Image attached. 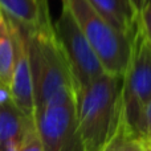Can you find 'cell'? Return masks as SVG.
<instances>
[{
  "label": "cell",
  "instance_id": "cell-4",
  "mask_svg": "<svg viewBox=\"0 0 151 151\" xmlns=\"http://www.w3.org/2000/svg\"><path fill=\"white\" fill-rule=\"evenodd\" d=\"M122 114L129 131L137 135L145 110L151 101V40L137 27L133 49L122 76Z\"/></svg>",
  "mask_w": 151,
  "mask_h": 151
},
{
  "label": "cell",
  "instance_id": "cell-14",
  "mask_svg": "<svg viewBox=\"0 0 151 151\" xmlns=\"http://www.w3.org/2000/svg\"><path fill=\"white\" fill-rule=\"evenodd\" d=\"M137 137H139L142 139H150L151 137V101L149 106L146 107V110H145L143 118H142L138 131H137Z\"/></svg>",
  "mask_w": 151,
  "mask_h": 151
},
{
  "label": "cell",
  "instance_id": "cell-2",
  "mask_svg": "<svg viewBox=\"0 0 151 151\" xmlns=\"http://www.w3.org/2000/svg\"><path fill=\"white\" fill-rule=\"evenodd\" d=\"M122 76L105 72L78 89L77 134L82 151H101L122 118Z\"/></svg>",
  "mask_w": 151,
  "mask_h": 151
},
{
  "label": "cell",
  "instance_id": "cell-1",
  "mask_svg": "<svg viewBox=\"0 0 151 151\" xmlns=\"http://www.w3.org/2000/svg\"><path fill=\"white\" fill-rule=\"evenodd\" d=\"M33 81L35 113L45 106L77 101L70 66L57 40L52 19L36 28L23 27Z\"/></svg>",
  "mask_w": 151,
  "mask_h": 151
},
{
  "label": "cell",
  "instance_id": "cell-13",
  "mask_svg": "<svg viewBox=\"0 0 151 151\" xmlns=\"http://www.w3.org/2000/svg\"><path fill=\"white\" fill-rule=\"evenodd\" d=\"M139 28L151 40V0H143L139 12Z\"/></svg>",
  "mask_w": 151,
  "mask_h": 151
},
{
  "label": "cell",
  "instance_id": "cell-20",
  "mask_svg": "<svg viewBox=\"0 0 151 151\" xmlns=\"http://www.w3.org/2000/svg\"><path fill=\"white\" fill-rule=\"evenodd\" d=\"M150 141H151V137H150Z\"/></svg>",
  "mask_w": 151,
  "mask_h": 151
},
{
  "label": "cell",
  "instance_id": "cell-9",
  "mask_svg": "<svg viewBox=\"0 0 151 151\" xmlns=\"http://www.w3.org/2000/svg\"><path fill=\"white\" fill-rule=\"evenodd\" d=\"M113 27L129 36H134L138 27L143 0H88Z\"/></svg>",
  "mask_w": 151,
  "mask_h": 151
},
{
  "label": "cell",
  "instance_id": "cell-5",
  "mask_svg": "<svg viewBox=\"0 0 151 151\" xmlns=\"http://www.w3.org/2000/svg\"><path fill=\"white\" fill-rule=\"evenodd\" d=\"M53 27L57 40L69 63L78 91V89L89 85L104 74L105 69L65 4H63L61 13L53 23Z\"/></svg>",
  "mask_w": 151,
  "mask_h": 151
},
{
  "label": "cell",
  "instance_id": "cell-3",
  "mask_svg": "<svg viewBox=\"0 0 151 151\" xmlns=\"http://www.w3.org/2000/svg\"><path fill=\"white\" fill-rule=\"evenodd\" d=\"M72 12L78 27L106 73L123 76L133 49V37L113 27L88 0H61Z\"/></svg>",
  "mask_w": 151,
  "mask_h": 151
},
{
  "label": "cell",
  "instance_id": "cell-12",
  "mask_svg": "<svg viewBox=\"0 0 151 151\" xmlns=\"http://www.w3.org/2000/svg\"><path fill=\"white\" fill-rule=\"evenodd\" d=\"M129 134H130V131H129L127 126H126L125 119H123V114H122V118H121L115 131L113 133V135L110 137V139L107 141V143L105 145V147L101 151H122L125 139L127 138Z\"/></svg>",
  "mask_w": 151,
  "mask_h": 151
},
{
  "label": "cell",
  "instance_id": "cell-17",
  "mask_svg": "<svg viewBox=\"0 0 151 151\" xmlns=\"http://www.w3.org/2000/svg\"><path fill=\"white\" fill-rule=\"evenodd\" d=\"M142 151H151V141L150 139H143V143H142Z\"/></svg>",
  "mask_w": 151,
  "mask_h": 151
},
{
  "label": "cell",
  "instance_id": "cell-18",
  "mask_svg": "<svg viewBox=\"0 0 151 151\" xmlns=\"http://www.w3.org/2000/svg\"><path fill=\"white\" fill-rule=\"evenodd\" d=\"M40 3H42V4H48V0H39Z\"/></svg>",
  "mask_w": 151,
  "mask_h": 151
},
{
  "label": "cell",
  "instance_id": "cell-16",
  "mask_svg": "<svg viewBox=\"0 0 151 151\" xmlns=\"http://www.w3.org/2000/svg\"><path fill=\"white\" fill-rule=\"evenodd\" d=\"M142 143H143V139L130 133L125 139L122 151H142Z\"/></svg>",
  "mask_w": 151,
  "mask_h": 151
},
{
  "label": "cell",
  "instance_id": "cell-11",
  "mask_svg": "<svg viewBox=\"0 0 151 151\" xmlns=\"http://www.w3.org/2000/svg\"><path fill=\"white\" fill-rule=\"evenodd\" d=\"M16 58L12 21L5 15L0 17V88L7 90L12 78Z\"/></svg>",
  "mask_w": 151,
  "mask_h": 151
},
{
  "label": "cell",
  "instance_id": "cell-7",
  "mask_svg": "<svg viewBox=\"0 0 151 151\" xmlns=\"http://www.w3.org/2000/svg\"><path fill=\"white\" fill-rule=\"evenodd\" d=\"M9 19V17H8ZM12 21L13 35H15L16 45V58L13 65L12 78L7 91L13 104L29 117L35 118V94H33V81L32 70L29 63L28 45H27L25 35L20 24Z\"/></svg>",
  "mask_w": 151,
  "mask_h": 151
},
{
  "label": "cell",
  "instance_id": "cell-19",
  "mask_svg": "<svg viewBox=\"0 0 151 151\" xmlns=\"http://www.w3.org/2000/svg\"><path fill=\"white\" fill-rule=\"evenodd\" d=\"M1 16H3V12H1V9H0V17H1Z\"/></svg>",
  "mask_w": 151,
  "mask_h": 151
},
{
  "label": "cell",
  "instance_id": "cell-6",
  "mask_svg": "<svg viewBox=\"0 0 151 151\" xmlns=\"http://www.w3.org/2000/svg\"><path fill=\"white\" fill-rule=\"evenodd\" d=\"M76 102L50 105L35 113L42 151H82L77 134Z\"/></svg>",
  "mask_w": 151,
  "mask_h": 151
},
{
  "label": "cell",
  "instance_id": "cell-10",
  "mask_svg": "<svg viewBox=\"0 0 151 151\" xmlns=\"http://www.w3.org/2000/svg\"><path fill=\"white\" fill-rule=\"evenodd\" d=\"M0 9L3 15L27 29L36 28L50 19L48 4L39 0H0Z\"/></svg>",
  "mask_w": 151,
  "mask_h": 151
},
{
  "label": "cell",
  "instance_id": "cell-8",
  "mask_svg": "<svg viewBox=\"0 0 151 151\" xmlns=\"http://www.w3.org/2000/svg\"><path fill=\"white\" fill-rule=\"evenodd\" d=\"M33 127L35 118L24 114L0 88V151H21Z\"/></svg>",
  "mask_w": 151,
  "mask_h": 151
},
{
  "label": "cell",
  "instance_id": "cell-15",
  "mask_svg": "<svg viewBox=\"0 0 151 151\" xmlns=\"http://www.w3.org/2000/svg\"><path fill=\"white\" fill-rule=\"evenodd\" d=\"M21 151H42L41 145H40V139L37 135V130H36V125H35L33 130L29 133L28 138H27L25 143H24Z\"/></svg>",
  "mask_w": 151,
  "mask_h": 151
}]
</instances>
